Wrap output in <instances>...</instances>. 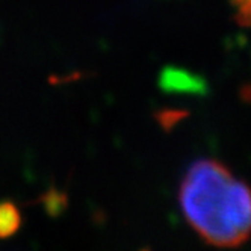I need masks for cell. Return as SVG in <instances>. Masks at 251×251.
I'll use <instances>...</instances> for the list:
<instances>
[{"label": "cell", "instance_id": "cell-1", "mask_svg": "<svg viewBox=\"0 0 251 251\" xmlns=\"http://www.w3.org/2000/svg\"><path fill=\"white\" fill-rule=\"evenodd\" d=\"M188 224L210 245L231 248L251 236V188L213 159L194 162L180 183Z\"/></svg>", "mask_w": 251, "mask_h": 251}, {"label": "cell", "instance_id": "cell-2", "mask_svg": "<svg viewBox=\"0 0 251 251\" xmlns=\"http://www.w3.org/2000/svg\"><path fill=\"white\" fill-rule=\"evenodd\" d=\"M22 223L20 212L14 203H0V238L12 236Z\"/></svg>", "mask_w": 251, "mask_h": 251}, {"label": "cell", "instance_id": "cell-3", "mask_svg": "<svg viewBox=\"0 0 251 251\" xmlns=\"http://www.w3.org/2000/svg\"><path fill=\"white\" fill-rule=\"evenodd\" d=\"M238 8V19L244 25L251 26V0H231Z\"/></svg>", "mask_w": 251, "mask_h": 251}]
</instances>
